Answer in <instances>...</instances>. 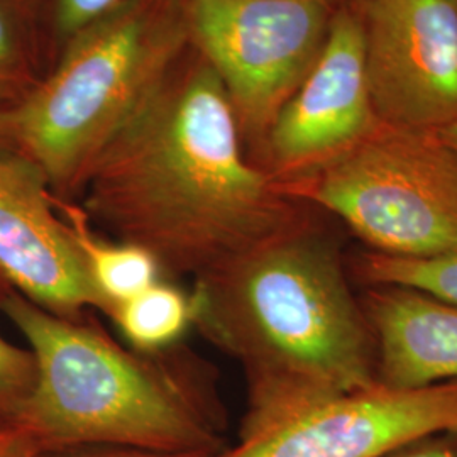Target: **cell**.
I'll return each instance as SVG.
<instances>
[{
	"instance_id": "cell-1",
	"label": "cell",
	"mask_w": 457,
	"mask_h": 457,
	"mask_svg": "<svg viewBox=\"0 0 457 457\" xmlns=\"http://www.w3.org/2000/svg\"><path fill=\"white\" fill-rule=\"evenodd\" d=\"M230 98L200 56L175 66L100 154L85 212L170 277L209 273L305 220L300 202L249 163Z\"/></svg>"
},
{
	"instance_id": "cell-2",
	"label": "cell",
	"mask_w": 457,
	"mask_h": 457,
	"mask_svg": "<svg viewBox=\"0 0 457 457\" xmlns=\"http://www.w3.org/2000/svg\"><path fill=\"white\" fill-rule=\"evenodd\" d=\"M190 300L192 324L243 366L241 436L378 385L362 305L307 219L196 278Z\"/></svg>"
},
{
	"instance_id": "cell-3",
	"label": "cell",
	"mask_w": 457,
	"mask_h": 457,
	"mask_svg": "<svg viewBox=\"0 0 457 457\" xmlns=\"http://www.w3.org/2000/svg\"><path fill=\"white\" fill-rule=\"evenodd\" d=\"M0 311L29 344L34 385L7 424L43 453L124 447L219 454V411L179 368L132 354L96 327L39 307L12 287Z\"/></svg>"
},
{
	"instance_id": "cell-4",
	"label": "cell",
	"mask_w": 457,
	"mask_h": 457,
	"mask_svg": "<svg viewBox=\"0 0 457 457\" xmlns=\"http://www.w3.org/2000/svg\"><path fill=\"white\" fill-rule=\"evenodd\" d=\"M190 41L181 0H126L73 36L48 80L9 111L12 147L60 194L163 85Z\"/></svg>"
},
{
	"instance_id": "cell-5",
	"label": "cell",
	"mask_w": 457,
	"mask_h": 457,
	"mask_svg": "<svg viewBox=\"0 0 457 457\" xmlns=\"http://www.w3.org/2000/svg\"><path fill=\"white\" fill-rule=\"evenodd\" d=\"M279 188L337 215L373 253L457 251V151L439 131L378 124L343 156Z\"/></svg>"
},
{
	"instance_id": "cell-6",
	"label": "cell",
	"mask_w": 457,
	"mask_h": 457,
	"mask_svg": "<svg viewBox=\"0 0 457 457\" xmlns=\"http://www.w3.org/2000/svg\"><path fill=\"white\" fill-rule=\"evenodd\" d=\"M200 56L228 92L241 134L264 141L317 62L328 0H181Z\"/></svg>"
},
{
	"instance_id": "cell-7",
	"label": "cell",
	"mask_w": 457,
	"mask_h": 457,
	"mask_svg": "<svg viewBox=\"0 0 457 457\" xmlns=\"http://www.w3.org/2000/svg\"><path fill=\"white\" fill-rule=\"evenodd\" d=\"M364 63L381 124L442 131L457 122L456 0H362Z\"/></svg>"
},
{
	"instance_id": "cell-8",
	"label": "cell",
	"mask_w": 457,
	"mask_h": 457,
	"mask_svg": "<svg viewBox=\"0 0 457 457\" xmlns=\"http://www.w3.org/2000/svg\"><path fill=\"white\" fill-rule=\"evenodd\" d=\"M441 432L457 434V381L420 390L378 383L298 410L212 457H385Z\"/></svg>"
},
{
	"instance_id": "cell-9",
	"label": "cell",
	"mask_w": 457,
	"mask_h": 457,
	"mask_svg": "<svg viewBox=\"0 0 457 457\" xmlns=\"http://www.w3.org/2000/svg\"><path fill=\"white\" fill-rule=\"evenodd\" d=\"M379 124L370 97L362 19L343 9L305 80L266 134V173L287 183L324 168Z\"/></svg>"
},
{
	"instance_id": "cell-10",
	"label": "cell",
	"mask_w": 457,
	"mask_h": 457,
	"mask_svg": "<svg viewBox=\"0 0 457 457\" xmlns=\"http://www.w3.org/2000/svg\"><path fill=\"white\" fill-rule=\"evenodd\" d=\"M43 171L17 151L0 153V277L66 319L104 302Z\"/></svg>"
},
{
	"instance_id": "cell-11",
	"label": "cell",
	"mask_w": 457,
	"mask_h": 457,
	"mask_svg": "<svg viewBox=\"0 0 457 457\" xmlns=\"http://www.w3.org/2000/svg\"><path fill=\"white\" fill-rule=\"evenodd\" d=\"M371 287L361 305L375 336L378 383L420 390L457 381V305L407 287Z\"/></svg>"
},
{
	"instance_id": "cell-12",
	"label": "cell",
	"mask_w": 457,
	"mask_h": 457,
	"mask_svg": "<svg viewBox=\"0 0 457 457\" xmlns=\"http://www.w3.org/2000/svg\"><path fill=\"white\" fill-rule=\"evenodd\" d=\"M58 209L71 228L73 241L104 302V313L111 315L117 305L162 279L160 264L146 249L100 237L90 228V219L85 211L60 198Z\"/></svg>"
},
{
	"instance_id": "cell-13",
	"label": "cell",
	"mask_w": 457,
	"mask_h": 457,
	"mask_svg": "<svg viewBox=\"0 0 457 457\" xmlns=\"http://www.w3.org/2000/svg\"><path fill=\"white\" fill-rule=\"evenodd\" d=\"M139 353L156 354L177 343L192 326V300L180 288L162 279L109 315Z\"/></svg>"
},
{
	"instance_id": "cell-14",
	"label": "cell",
	"mask_w": 457,
	"mask_h": 457,
	"mask_svg": "<svg viewBox=\"0 0 457 457\" xmlns=\"http://www.w3.org/2000/svg\"><path fill=\"white\" fill-rule=\"evenodd\" d=\"M361 275L371 285L407 287L457 305V251L436 258H395L370 253L362 256Z\"/></svg>"
},
{
	"instance_id": "cell-15",
	"label": "cell",
	"mask_w": 457,
	"mask_h": 457,
	"mask_svg": "<svg viewBox=\"0 0 457 457\" xmlns=\"http://www.w3.org/2000/svg\"><path fill=\"white\" fill-rule=\"evenodd\" d=\"M9 283L0 277V295ZM33 354L0 336V422H9L34 385Z\"/></svg>"
},
{
	"instance_id": "cell-16",
	"label": "cell",
	"mask_w": 457,
	"mask_h": 457,
	"mask_svg": "<svg viewBox=\"0 0 457 457\" xmlns=\"http://www.w3.org/2000/svg\"><path fill=\"white\" fill-rule=\"evenodd\" d=\"M22 56L16 14L7 0H0V102H4L21 82Z\"/></svg>"
},
{
	"instance_id": "cell-17",
	"label": "cell",
	"mask_w": 457,
	"mask_h": 457,
	"mask_svg": "<svg viewBox=\"0 0 457 457\" xmlns=\"http://www.w3.org/2000/svg\"><path fill=\"white\" fill-rule=\"evenodd\" d=\"M126 0H60L58 24L62 31L75 36L85 28L109 16Z\"/></svg>"
},
{
	"instance_id": "cell-18",
	"label": "cell",
	"mask_w": 457,
	"mask_h": 457,
	"mask_svg": "<svg viewBox=\"0 0 457 457\" xmlns=\"http://www.w3.org/2000/svg\"><path fill=\"white\" fill-rule=\"evenodd\" d=\"M385 457H457V434H432L410 442Z\"/></svg>"
},
{
	"instance_id": "cell-19",
	"label": "cell",
	"mask_w": 457,
	"mask_h": 457,
	"mask_svg": "<svg viewBox=\"0 0 457 457\" xmlns=\"http://www.w3.org/2000/svg\"><path fill=\"white\" fill-rule=\"evenodd\" d=\"M215 456V454H213ZM37 457H212L211 454H170V453H153L137 451L124 447H77L43 453Z\"/></svg>"
},
{
	"instance_id": "cell-20",
	"label": "cell",
	"mask_w": 457,
	"mask_h": 457,
	"mask_svg": "<svg viewBox=\"0 0 457 457\" xmlns=\"http://www.w3.org/2000/svg\"><path fill=\"white\" fill-rule=\"evenodd\" d=\"M41 451L19 427L0 422V457H37Z\"/></svg>"
},
{
	"instance_id": "cell-21",
	"label": "cell",
	"mask_w": 457,
	"mask_h": 457,
	"mask_svg": "<svg viewBox=\"0 0 457 457\" xmlns=\"http://www.w3.org/2000/svg\"><path fill=\"white\" fill-rule=\"evenodd\" d=\"M9 111L2 107L0 102V153L2 151H14L12 147V137H11V128H9Z\"/></svg>"
},
{
	"instance_id": "cell-22",
	"label": "cell",
	"mask_w": 457,
	"mask_h": 457,
	"mask_svg": "<svg viewBox=\"0 0 457 457\" xmlns=\"http://www.w3.org/2000/svg\"><path fill=\"white\" fill-rule=\"evenodd\" d=\"M439 132H441L442 137L457 151V122L447 126L445 129H442V131Z\"/></svg>"
},
{
	"instance_id": "cell-23",
	"label": "cell",
	"mask_w": 457,
	"mask_h": 457,
	"mask_svg": "<svg viewBox=\"0 0 457 457\" xmlns=\"http://www.w3.org/2000/svg\"><path fill=\"white\" fill-rule=\"evenodd\" d=\"M456 2H457V0H456Z\"/></svg>"
}]
</instances>
